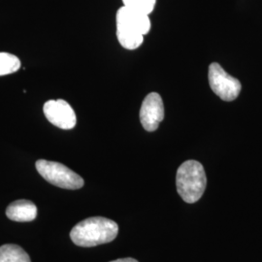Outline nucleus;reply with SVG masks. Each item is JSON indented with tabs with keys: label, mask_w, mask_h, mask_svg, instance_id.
Masks as SVG:
<instances>
[{
	"label": "nucleus",
	"mask_w": 262,
	"mask_h": 262,
	"mask_svg": "<svg viewBox=\"0 0 262 262\" xmlns=\"http://www.w3.org/2000/svg\"><path fill=\"white\" fill-rule=\"evenodd\" d=\"M118 233L117 223L103 216H93L77 224L70 232V238L79 247L91 248L112 242Z\"/></svg>",
	"instance_id": "nucleus-1"
},
{
	"label": "nucleus",
	"mask_w": 262,
	"mask_h": 262,
	"mask_svg": "<svg viewBox=\"0 0 262 262\" xmlns=\"http://www.w3.org/2000/svg\"><path fill=\"white\" fill-rule=\"evenodd\" d=\"M150 30L149 15L122 6L117 12V37L122 47L135 50L140 47L144 35Z\"/></svg>",
	"instance_id": "nucleus-2"
},
{
	"label": "nucleus",
	"mask_w": 262,
	"mask_h": 262,
	"mask_svg": "<svg viewBox=\"0 0 262 262\" xmlns=\"http://www.w3.org/2000/svg\"><path fill=\"white\" fill-rule=\"evenodd\" d=\"M206 173L203 165L196 160L185 161L177 171L176 186L179 195L189 203L197 202L206 189Z\"/></svg>",
	"instance_id": "nucleus-3"
},
{
	"label": "nucleus",
	"mask_w": 262,
	"mask_h": 262,
	"mask_svg": "<svg viewBox=\"0 0 262 262\" xmlns=\"http://www.w3.org/2000/svg\"><path fill=\"white\" fill-rule=\"evenodd\" d=\"M35 165L38 173L56 187L66 189H79L84 187L83 178L59 162L39 159Z\"/></svg>",
	"instance_id": "nucleus-4"
},
{
	"label": "nucleus",
	"mask_w": 262,
	"mask_h": 262,
	"mask_svg": "<svg viewBox=\"0 0 262 262\" xmlns=\"http://www.w3.org/2000/svg\"><path fill=\"white\" fill-rule=\"evenodd\" d=\"M208 76L212 91L224 101H233L241 93L242 85L239 80L225 72L219 63L209 66Z\"/></svg>",
	"instance_id": "nucleus-5"
},
{
	"label": "nucleus",
	"mask_w": 262,
	"mask_h": 262,
	"mask_svg": "<svg viewBox=\"0 0 262 262\" xmlns=\"http://www.w3.org/2000/svg\"><path fill=\"white\" fill-rule=\"evenodd\" d=\"M43 111L48 121L61 129H72L77 122L73 108L66 100H49L44 104Z\"/></svg>",
	"instance_id": "nucleus-6"
},
{
	"label": "nucleus",
	"mask_w": 262,
	"mask_h": 262,
	"mask_svg": "<svg viewBox=\"0 0 262 262\" xmlns=\"http://www.w3.org/2000/svg\"><path fill=\"white\" fill-rule=\"evenodd\" d=\"M163 119L164 105L160 95L157 93L148 94L140 109V120L143 127L150 132L157 130Z\"/></svg>",
	"instance_id": "nucleus-7"
},
{
	"label": "nucleus",
	"mask_w": 262,
	"mask_h": 262,
	"mask_svg": "<svg viewBox=\"0 0 262 262\" xmlns=\"http://www.w3.org/2000/svg\"><path fill=\"white\" fill-rule=\"evenodd\" d=\"M6 215L11 221L17 223L32 222L37 216L36 205L26 199L14 201L6 209Z\"/></svg>",
	"instance_id": "nucleus-8"
},
{
	"label": "nucleus",
	"mask_w": 262,
	"mask_h": 262,
	"mask_svg": "<svg viewBox=\"0 0 262 262\" xmlns=\"http://www.w3.org/2000/svg\"><path fill=\"white\" fill-rule=\"evenodd\" d=\"M0 262H31L28 253L18 245L7 244L0 247Z\"/></svg>",
	"instance_id": "nucleus-9"
},
{
	"label": "nucleus",
	"mask_w": 262,
	"mask_h": 262,
	"mask_svg": "<svg viewBox=\"0 0 262 262\" xmlns=\"http://www.w3.org/2000/svg\"><path fill=\"white\" fill-rule=\"evenodd\" d=\"M20 68L19 58L8 53H0V76L17 72Z\"/></svg>",
	"instance_id": "nucleus-10"
},
{
	"label": "nucleus",
	"mask_w": 262,
	"mask_h": 262,
	"mask_svg": "<svg viewBox=\"0 0 262 262\" xmlns=\"http://www.w3.org/2000/svg\"><path fill=\"white\" fill-rule=\"evenodd\" d=\"M157 0H122L123 6L150 15L155 8Z\"/></svg>",
	"instance_id": "nucleus-11"
},
{
	"label": "nucleus",
	"mask_w": 262,
	"mask_h": 262,
	"mask_svg": "<svg viewBox=\"0 0 262 262\" xmlns=\"http://www.w3.org/2000/svg\"><path fill=\"white\" fill-rule=\"evenodd\" d=\"M110 262H138L136 259L134 258H131V257H127V258H120V259H117V260H113Z\"/></svg>",
	"instance_id": "nucleus-12"
}]
</instances>
